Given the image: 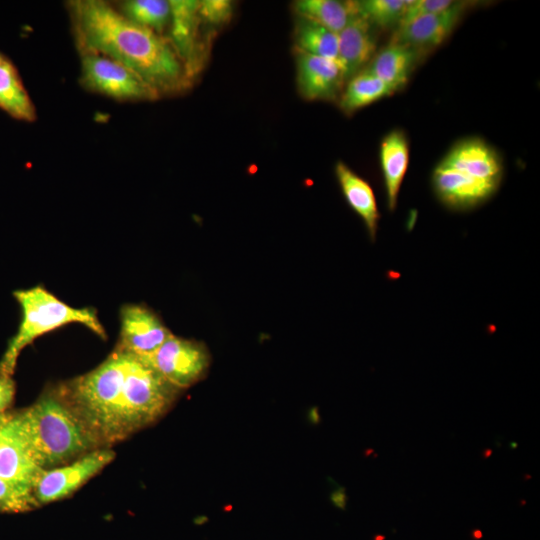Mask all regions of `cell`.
Returning <instances> with one entry per match:
<instances>
[{
    "instance_id": "cell-18",
    "label": "cell",
    "mask_w": 540,
    "mask_h": 540,
    "mask_svg": "<svg viewBox=\"0 0 540 540\" xmlns=\"http://www.w3.org/2000/svg\"><path fill=\"white\" fill-rule=\"evenodd\" d=\"M417 58V49L391 42L374 55L367 69L395 92L407 83Z\"/></svg>"
},
{
    "instance_id": "cell-6",
    "label": "cell",
    "mask_w": 540,
    "mask_h": 540,
    "mask_svg": "<svg viewBox=\"0 0 540 540\" xmlns=\"http://www.w3.org/2000/svg\"><path fill=\"white\" fill-rule=\"evenodd\" d=\"M138 357L181 390L202 380L211 362L209 350L203 342L172 333L153 353Z\"/></svg>"
},
{
    "instance_id": "cell-20",
    "label": "cell",
    "mask_w": 540,
    "mask_h": 540,
    "mask_svg": "<svg viewBox=\"0 0 540 540\" xmlns=\"http://www.w3.org/2000/svg\"><path fill=\"white\" fill-rule=\"evenodd\" d=\"M394 91L367 68L350 78L339 97V106L346 114L368 106Z\"/></svg>"
},
{
    "instance_id": "cell-27",
    "label": "cell",
    "mask_w": 540,
    "mask_h": 540,
    "mask_svg": "<svg viewBox=\"0 0 540 540\" xmlns=\"http://www.w3.org/2000/svg\"><path fill=\"white\" fill-rule=\"evenodd\" d=\"M452 0H412L399 24L404 25L416 18L443 11L452 6ZM398 26V27H399Z\"/></svg>"
},
{
    "instance_id": "cell-11",
    "label": "cell",
    "mask_w": 540,
    "mask_h": 540,
    "mask_svg": "<svg viewBox=\"0 0 540 540\" xmlns=\"http://www.w3.org/2000/svg\"><path fill=\"white\" fill-rule=\"evenodd\" d=\"M345 82L344 71L338 61L296 52V83L304 99H339Z\"/></svg>"
},
{
    "instance_id": "cell-16",
    "label": "cell",
    "mask_w": 540,
    "mask_h": 540,
    "mask_svg": "<svg viewBox=\"0 0 540 540\" xmlns=\"http://www.w3.org/2000/svg\"><path fill=\"white\" fill-rule=\"evenodd\" d=\"M380 164L388 207L393 211L409 164V144L401 130L390 131L380 145Z\"/></svg>"
},
{
    "instance_id": "cell-31",
    "label": "cell",
    "mask_w": 540,
    "mask_h": 540,
    "mask_svg": "<svg viewBox=\"0 0 540 540\" xmlns=\"http://www.w3.org/2000/svg\"><path fill=\"white\" fill-rule=\"evenodd\" d=\"M11 414L10 412L0 413V427L10 418Z\"/></svg>"
},
{
    "instance_id": "cell-25",
    "label": "cell",
    "mask_w": 540,
    "mask_h": 540,
    "mask_svg": "<svg viewBox=\"0 0 540 540\" xmlns=\"http://www.w3.org/2000/svg\"><path fill=\"white\" fill-rule=\"evenodd\" d=\"M38 506L32 491L0 478V512L21 513Z\"/></svg>"
},
{
    "instance_id": "cell-8",
    "label": "cell",
    "mask_w": 540,
    "mask_h": 540,
    "mask_svg": "<svg viewBox=\"0 0 540 540\" xmlns=\"http://www.w3.org/2000/svg\"><path fill=\"white\" fill-rule=\"evenodd\" d=\"M432 185L440 201L455 210L471 209L488 200L499 184L475 173L451 167L441 162L432 174Z\"/></svg>"
},
{
    "instance_id": "cell-21",
    "label": "cell",
    "mask_w": 540,
    "mask_h": 540,
    "mask_svg": "<svg viewBox=\"0 0 540 540\" xmlns=\"http://www.w3.org/2000/svg\"><path fill=\"white\" fill-rule=\"evenodd\" d=\"M295 13L339 33L357 14L354 1L298 0L293 4Z\"/></svg>"
},
{
    "instance_id": "cell-29",
    "label": "cell",
    "mask_w": 540,
    "mask_h": 540,
    "mask_svg": "<svg viewBox=\"0 0 540 540\" xmlns=\"http://www.w3.org/2000/svg\"><path fill=\"white\" fill-rule=\"evenodd\" d=\"M330 500L334 506L345 509L347 502V495L345 494V488L339 487L337 490L333 491L330 495Z\"/></svg>"
},
{
    "instance_id": "cell-5",
    "label": "cell",
    "mask_w": 540,
    "mask_h": 540,
    "mask_svg": "<svg viewBox=\"0 0 540 540\" xmlns=\"http://www.w3.org/2000/svg\"><path fill=\"white\" fill-rule=\"evenodd\" d=\"M81 83L120 101L156 100L160 95L136 72L103 55L81 51Z\"/></svg>"
},
{
    "instance_id": "cell-30",
    "label": "cell",
    "mask_w": 540,
    "mask_h": 540,
    "mask_svg": "<svg viewBox=\"0 0 540 540\" xmlns=\"http://www.w3.org/2000/svg\"><path fill=\"white\" fill-rule=\"evenodd\" d=\"M310 419L315 424L320 422V416L316 407L310 411Z\"/></svg>"
},
{
    "instance_id": "cell-10",
    "label": "cell",
    "mask_w": 540,
    "mask_h": 540,
    "mask_svg": "<svg viewBox=\"0 0 540 540\" xmlns=\"http://www.w3.org/2000/svg\"><path fill=\"white\" fill-rule=\"evenodd\" d=\"M120 321V336L116 347L136 356L153 353L171 334L160 317L144 305L123 306Z\"/></svg>"
},
{
    "instance_id": "cell-23",
    "label": "cell",
    "mask_w": 540,
    "mask_h": 540,
    "mask_svg": "<svg viewBox=\"0 0 540 540\" xmlns=\"http://www.w3.org/2000/svg\"><path fill=\"white\" fill-rule=\"evenodd\" d=\"M119 12L133 23L160 34L170 23L171 8L166 0H129Z\"/></svg>"
},
{
    "instance_id": "cell-2",
    "label": "cell",
    "mask_w": 540,
    "mask_h": 540,
    "mask_svg": "<svg viewBox=\"0 0 540 540\" xmlns=\"http://www.w3.org/2000/svg\"><path fill=\"white\" fill-rule=\"evenodd\" d=\"M69 11L81 51L125 65L159 95L180 92L190 84L167 37L133 23L101 0L71 1Z\"/></svg>"
},
{
    "instance_id": "cell-13",
    "label": "cell",
    "mask_w": 540,
    "mask_h": 540,
    "mask_svg": "<svg viewBox=\"0 0 540 540\" xmlns=\"http://www.w3.org/2000/svg\"><path fill=\"white\" fill-rule=\"evenodd\" d=\"M471 2H458L449 8L416 18L396 30L392 42L417 50L441 44L454 30Z\"/></svg>"
},
{
    "instance_id": "cell-26",
    "label": "cell",
    "mask_w": 540,
    "mask_h": 540,
    "mask_svg": "<svg viewBox=\"0 0 540 540\" xmlns=\"http://www.w3.org/2000/svg\"><path fill=\"white\" fill-rule=\"evenodd\" d=\"M233 3L229 0L199 1L198 13L201 23L219 27L230 21L233 15Z\"/></svg>"
},
{
    "instance_id": "cell-14",
    "label": "cell",
    "mask_w": 540,
    "mask_h": 540,
    "mask_svg": "<svg viewBox=\"0 0 540 540\" xmlns=\"http://www.w3.org/2000/svg\"><path fill=\"white\" fill-rule=\"evenodd\" d=\"M373 25L358 13L339 32L338 57L345 80L365 69L375 55L376 38Z\"/></svg>"
},
{
    "instance_id": "cell-12",
    "label": "cell",
    "mask_w": 540,
    "mask_h": 540,
    "mask_svg": "<svg viewBox=\"0 0 540 540\" xmlns=\"http://www.w3.org/2000/svg\"><path fill=\"white\" fill-rule=\"evenodd\" d=\"M42 471L33 460L12 413L0 427V478L32 491Z\"/></svg>"
},
{
    "instance_id": "cell-34",
    "label": "cell",
    "mask_w": 540,
    "mask_h": 540,
    "mask_svg": "<svg viewBox=\"0 0 540 540\" xmlns=\"http://www.w3.org/2000/svg\"><path fill=\"white\" fill-rule=\"evenodd\" d=\"M5 57L0 53V62L4 59Z\"/></svg>"
},
{
    "instance_id": "cell-22",
    "label": "cell",
    "mask_w": 540,
    "mask_h": 540,
    "mask_svg": "<svg viewBox=\"0 0 540 540\" xmlns=\"http://www.w3.org/2000/svg\"><path fill=\"white\" fill-rule=\"evenodd\" d=\"M295 52L337 61V33L303 17H297L294 28Z\"/></svg>"
},
{
    "instance_id": "cell-7",
    "label": "cell",
    "mask_w": 540,
    "mask_h": 540,
    "mask_svg": "<svg viewBox=\"0 0 540 540\" xmlns=\"http://www.w3.org/2000/svg\"><path fill=\"white\" fill-rule=\"evenodd\" d=\"M115 455L110 448H98L70 463L43 470L32 489L35 500L41 505L72 495L112 462Z\"/></svg>"
},
{
    "instance_id": "cell-1",
    "label": "cell",
    "mask_w": 540,
    "mask_h": 540,
    "mask_svg": "<svg viewBox=\"0 0 540 540\" xmlns=\"http://www.w3.org/2000/svg\"><path fill=\"white\" fill-rule=\"evenodd\" d=\"M54 388L99 448L157 422L182 391L140 357L117 347L93 370Z\"/></svg>"
},
{
    "instance_id": "cell-33",
    "label": "cell",
    "mask_w": 540,
    "mask_h": 540,
    "mask_svg": "<svg viewBox=\"0 0 540 540\" xmlns=\"http://www.w3.org/2000/svg\"><path fill=\"white\" fill-rule=\"evenodd\" d=\"M510 446L511 447L513 446V448H516L517 444L516 443H511Z\"/></svg>"
},
{
    "instance_id": "cell-32",
    "label": "cell",
    "mask_w": 540,
    "mask_h": 540,
    "mask_svg": "<svg viewBox=\"0 0 540 540\" xmlns=\"http://www.w3.org/2000/svg\"><path fill=\"white\" fill-rule=\"evenodd\" d=\"M491 454H492L491 449H485L482 455H483V458H488Z\"/></svg>"
},
{
    "instance_id": "cell-9",
    "label": "cell",
    "mask_w": 540,
    "mask_h": 540,
    "mask_svg": "<svg viewBox=\"0 0 540 540\" xmlns=\"http://www.w3.org/2000/svg\"><path fill=\"white\" fill-rule=\"evenodd\" d=\"M170 36L174 51L191 79L202 68L204 50L200 36L199 1L170 0Z\"/></svg>"
},
{
    "instance_id": "cell-28",
    "label": "cell",
    "mask_w": 540,
    "mask_h": 540,
    "mask_svg": "<svg viewBox=\"0 0 540 540\" xmlns=\"http://www.w3.org/2000/svg\"><path fill=\"white\" fill-rule=\"evenodd\" d=\"M15 383L12 377L0 376V413L7 412L15 396Z\"/></svg>"
},
{
    "instance_id": "cell-3",
    "label": "cell",
    "mask_w": 540,
    "mask_h": 540,
    "mask_svg": "<svg viewBox=\"0 0 540 540\" xmlns=\"http://www.w3.org/2000/svg\"><path fill=\"white\" fill-rule=\"evenodd\" d=\"M14 415L33 460L43 470L99 448L54 387Z\"/></svg>"
},
{
    "instance_id": "cell-24",
    "label": "cell",
    "mask_w": 540,
    "mask_h": 540,
    "mask_svg": "<svg viewBox=\"0 0 540 540\" xmlns=\"http://www.w3.org/2000/svg\"><path fill=\"white\" fill-rule=\"evenodd\" d=\"M412 0H360L354 1L357 13L373 26L390 28L399 26Z\"/></svg>"
},
{
    "instance_id": "cell-4",
    "label": "cell",
    "mask_w": 540,
    "mask_h": 540,
    "mask_svg": "<svg viewBox=\"0 0 540 540\" xmlns=\"http://www.w3.org/2000/svg\"><path fill=\"white\" fill-rule=\"evenodd\" d=\"M13 296L21 309V321L0 360V376L12 377L22 350L36 338L62 326L79 323L102 339L105 329L94 308H75L43 286L17 290Z\"/></svg>"
},
{
    "instance_id": "cell-19",
    "label": "cell",
    "mask_w": 540,
    "mask_h": 540,
    "mask_svg": "<svg viewBox=\"0 0 540 540\" xmlns=\"http://www.w3.org/2000/svg\"><path fill=\"white\" fill-rule=\"evenodd\" d=\"M0 108L21 121L32 122L36 119L35 106L18 71L6 58L0 62Z\"/></svg>"
},
{
    "instance_id": "cell-17",
    "label": "cell",
    "mask_w": 540,
    "mask_h": 540,
    "mask_svg": "<svg viewBox=\"0 0 540 540\" xmlns=\"http://www.w3.org/2000/svg\"><path fill=\"white\" fill-rule=\"evenodd\" d=\"M335 175L347 203L361 217L370 238L374 240L379 212L371 186L341 161L335 165Z\"/></svg>"
},
{
    "instance_id": "cell-15",
    "label": "cell",
    "mask_w": 540,
    "mask_h": 540,
    "mask_svg": "<svg viewBox=\"0 0 540 540\" xmlns=\"http://www.w3.org/2000/svg\"><path fill=\"white\" fill-rule=\"evenodd\" d=\"M440 162L471 171L499 185L502 179L503 167L499 155L493 147L479 138L458 142Z\"/></svg>"
}]
</instances>
